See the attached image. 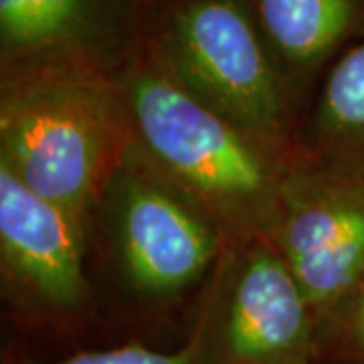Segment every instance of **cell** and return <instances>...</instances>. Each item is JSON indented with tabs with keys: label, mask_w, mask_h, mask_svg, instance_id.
<instances>
[{
	"label": "cell",
	"mask_w": 364,
	"mask_h": 364,
	"mask_svg": "<svg viewBox=\"0 0 364 364\" xmlns=\"http://www.w3.org/2000/svg\"><path fill=\"white\" fill-rule=\"evenodd\" d=\"M142 47L198 102L261 138L298 146L301 97L247 0H162L148 11Z\"/></svg>",
	"instance_id": "3"
},
{
	"label": "cell",
	"mask_w": 364,
	"mask_h": 364,
	"mask_svg": "<svg viewBox=\"0 0 364 364\" xmlns=\"http://www.w3.org/2000/svg\"><path fill=\"white\" fill-rule=\"evenodd\" d=\"M11 364H200L198 352L193 340L188 338L181 348L176 350H154L140 342H130L124 346H112V348H97V350H79L55 358H35V356H18L13 358Z\"/></svg>",
	"instance_id": "12"
},
{
	"label": "cell",
	"mask_w": 364,
	"mask_h": 364,
	"mask_svg": "<svg viewBox=\"0 0 364 364\" xmlns=\"http://www.w3.org/2000/svg\"><path fill=\"white\" fill-rule=\"evenodd\" d=\"M269 241L320 326L364 277L363 176L328 168L301 152L284 182Z\"/></svg>",
	"instance_id": "7"
},
{
	"label": "cell",
	"mask_w": 364,
	"mask_h": 364,
	"mask_svg": "<svg viewBox=\"0 0 364 364\" xmlns=\"http://www.w3.org/2000/svg\"><path fill=\"white\" fill-rule=\"evenodd\" d=\"M116 79L136 144L219 225L227 245L272 239L299 146L261 138L198 102L152 61L142 43Z\"/></svg>",
	"instance_id": "1"
},
{
	"label": "cell",
	"mask_w": 364,
	"mask_h": 364,
	"mask_svg": "<svg viewBox=\"0 0 364 364\" xmlns=\"http://www.w3.org/2000/svg\"><path fill=\"white\" fill-rule=\"evenodd\" d=\"M134 132L119 83L83 69L0 77V166L90 233L97 193Z\"/></svg>",
	"instance_id": "2"
},
{
	"label": "cell",
	"mask_w": 364,
	"mask_h": 364,
	"mask_svg": "<svg viewBox=\"0 0 364 364\" xmlns=\"http://www.w3.org/2000/svg\"><path fill=\"white\" fill-rule=\"evenodd\" d=\"M90 233L67 210L0 166V294L16 322L65 332L93 306Z\"/></svg>",
	"instance_id": "6"
},
{
	"label": "cell",
	"mask_w": 364,
	"mask_h": 364,
	"mask_svg": "<svg viewBox=\"0 0 364 364\" xmlns=\"http://www.w3.org/2000/svg\"><path fill=\"white\" fill-rule=\"evenodd\" d=\"M142 0H0V77L83 69L116 77L144 39Z\"/></svg>",
	"instance_id": "8"
},
{
	"label": "cell",
	"mask_w": 364,
	"mask_h": 364,
	"mask_svg": "<svg viewBox=\"0 0 364 364\" xmlns=\"http://www.w3.org/2000/svg\"><path fill=\"white\" fill-rule=\"evenodd\" d=\"M364 364V277L336 312L318 326V360Z\"/></svg>",
	"instance_id": "11"
},
{
	"label": "cell",
	"mask_w": 364,
	"mask_h": 364,
	"mask_svg": "<svg viewBox=\"0 0 364 364\" xmlns=\"http://www.w3.org/2000/svg\"><path fill=\"white\" fill-rule=\"evenodd\" d=\"M188 338L200 364H314L316 316L269 239L223 249Z\"/></svg>",
	"instance_id": "5"
},
{
	"label": "cell",
	"mask_w": 364,
	"mask_h": 364,
	"mask_svg": "<svg viewBox=\"0 0 364 364\" xmlns=\"http://www.w3.org/2000/svg\"><path fill=\"white\" fill-rule=\"evenodd\" d=\"M247 4L299 97L364 28V0H247Z\"/></svg>",
	"instance_id": "9"
},
{
	"label": "cell",
	"mask_w": 364,
	"mask_h": 364,
	"mask_svg": "<svg viewBox=\"0 0 364 364\" xmlns=\"http://www.w3.org/2000/svg\"><path fill=\"white\" fill-rule=\"evenodd\" d=\"M298 146L318 164L364 178V39L328 67L312 109L301 119Z\"/></svg>",
	"instance_id": "10"
},
{
	"label": "cell",
	"mask_w": 364,
	"mask_h": 364,
	"mask_svg": "<svg viewBox=\"0 0 364 364\" xmlns=\"http://www.w3.org/2000/svg\"><path fill=\"white\" fill-rule=\"evenodd\" d=\"M93 241L124 294L148 308L172 306L208 279L227 247L219 225L134 138L97 193Z\"/></svg>",
	"instance_id": "4"
}]
</instances>
